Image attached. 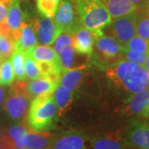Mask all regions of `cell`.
I'll list each match as a JSON object with an SVG mask.
<instances>
[{
	"label": "cell",
	"instance_id": "22",
	"mask_svg": "<svg viewBox=\"0 0 149 149\" xmlns=\"http://www.w3.org/2000/svg\"><path fill=\"white\" fill-rule=\"evenodd\" d=\"M83 77V71L81 70H64L61 74L60 85L70 91H75L81 82Z\"/></svg>",
	"mask_w": 149,
	"mask_h": 149
},
{
	"label": "cell",
	"instance_id": "39",
	"mask_svg": "<svg viewBox=\"0 0 149 149\" xmlns=\"http://www.w3.org/2000/svg\"><path fill=\"white\" fill-rule=\"evenodd\" d=\"M144 67H145L146 70H147L149 72V53L148 55V58H147V61H146V63H145Z\"/></svg>",
	"mask_w": 149,
	"mask_h": 149
},
{
	"label": "cell",
	"instance_id": "42",
	"mask_svg": "<svg viewBox=\"0 0 149 149\" xmlns=\"http://www.w3.org/2000/svg\"><path fill=\"white\" fill-rule=\"evenodd\" d=\"M0 149H2V148H0Z\"/></svg>",
	"mask_w": 149,
	"mask_h": 149
},
{
	"label": "cell",
	"instance_id": "7",
	"mask_svg": "<svg viewBox=\"0 0 149 149\" xmlns=\"http://www.w3.org/2000/svg\"><path fill=\"white\" fill-rule=\"evenodd\" d=\"M137 12L138 10L115 17L108 26L110 28L111 37L116 39L123 47L136 35Z\"/></svg>",
	"mask_w": 149,
	"mask_h": 149
},
{
	"label": "cell",
	"instance_id": "43",
	"mask_svg": "<svg viewBox=\"0 0 149 149\" xmlns=\"http://www.w3.org/2000/svg\"><path fill=\"white\" fill-rule=\"evenodd\" d=\"M148 2H149V0H148Z\"/></svg>",
	"mask_w": 149,
	"mask_h": 149
},
{
	"label": "cell",
	"instance_id": "34",
	"mask_svg": "<svg viewBox=\"0 0 149 149\" xmlns=\"http://www.w3.org/2000/svg\"><path fill=\"white\" fill-rule=\"evenodd\" d=\"M12 1L13 0H0V22L6 19Z\"/></svg>",
	"mask_w": 149,
	"mask_h": 149
},
{
	"label": "cell",
	"instance_id": "9",
	"mask_svg": "<svg viewBox=\"0 0 149 149\" xmlns=\"http://www.w3.org/2000/svg\"><path fill=\"white\" fill-rule=\"evenodd\" d=\"M36 27L37 28L35 31L37 33V42L45 46L53 44L57 37L61 33L53 18L43 16L42 14L37 22Z\"/></svg>",
	"mask_w": 149,
	"mask_h": 149
},
{
	"label": "cell",
	"instance_id": "23",
	"mask_svg": "<svg viewBox=\"0 0 149 149\" xmlns=\"http://www.w3.org/2000/svg\"><path fill=\"white\" fill-rule=\"evenodd\" d=\"M136 35L149 42V8L138 9Z\"/></svg>",
	"mask_w": 149,
	"mask_h": 149
},
{
	"label": "cell",
	"instance_id": "29",
	"mask_svg": "<svg viewBox=\"0 0 149 149\" xmlns=\"http://www.w3.org/2000/svg\"><path fill=\"white\" fill-rule=\"evenodd\" d=\"M123 47L132 50L137 52L141 53H149V42L140 37L138 35H135L132 37L128 42L126 43Z\"/></svg>",
	"mask_w": 149,
	"mask_h": 149
},
{
	"label": "cell",
	"instance_id": "15",
	"mask_svg": "<svg viewBox=\"0 0 149 149\" xmlns=\"http://www.w3.org/2000/svg\"><path fill=\"white\" fill-rule=\"evenodd\" d=\"M37 37L36 31L32 25L22 22L21 25V33L18 40L14 42L15 50L21 51L24 53L28 52L37 45Z\"/></svg>",
	"mask_w": 149,
	"mask_h": 149
},
{
	"label": "cell",
	"instance_id": "41",
	"mask_svg": "<svg viewBox=\"0 0 149 149\" xmlns=\"http://www.w3.org/2000/svg\"><path fill=\"white\" fill-rule=\"evenodd\" d=\"M3 59H2V57L0 56V65H1V63L3 62Z\"/></svg>",
	"mask_w": 149,
	"mask_h": 149
},
{
	"label": "cell",
	"instance_id": "25",
	"mask_svg": "<svg viewBox=\"0 0 149 149\" xmlns=\"http://www.w3.org/2000/svg\"><path fill=\"white\" fill-rule=\"evenodd\" d=\"M11 62L17 80L22 81L26 80L27 76L24 70V52L18 50H14L13 53L11 56Z\"/></svg>",
	"mask_w": 149,
	"mask_h": 149
},
{
	"label": "cell",
	"instance_id": "27",
	"mask_svg": "<svg viewBox=\"0 0 149 149\" xmlns=\"http://www.w3.org/2000/svg\"><path fill=\"white\" fill-rule=\"evenodd\" d=\"M59 3L60 0H37V9L43 16L53 18L58 8Z\"/></svg>",
	"mask_w": 149,
	"mask_h": 149
},
{
	"label": "cell",
	"instance_id": "37",
	"mask_svg": "<svg viewBox=\"0 0 149 149\" xmlns=\"http://www.w3.org/2000/svg\"><path fill=\"white\" fill-rule=\"evenodd\" d=\"M3 99H4V90L0 85V106L2 105V104L3 102Z\"/></svg>",
	"mask_w": 149,
	"mask_h": 149
},
{
	"label": "cell",
	"instance_id": "20",
	"mask_svg": "<svg viewBox=\"0 0 149 149\" xmlns=\"http://www.w3.org/2000/svg\"><path fill=\"white\" fill-rule=\"evenodd\" d=\"M93 149H126L116 134H107L95 138L91 141Z\"/></svg>",
	"mask_w": 149,
	"mask_h": 149
},
{
	"label": "cell",
	"instance_id": "4",
	"mask_svg": "<svg viewBox=\"0 0 149 149\" xmlns=\"http://www.w3.org/2000/svg\"><path fill=\"white\" fill-rule=\"evenodd\" d=\"M123 47L116 39L103 34L95 39L91 56L98 67L106 69L123 60Z\"/></svg>",
	"mask_w": 149,
	"mask_h": 149
},
{
	"label": "cell",
	"instance_id": "10",
	"mask_svg": "<svg viewBox=\"0 0 149 149\" xmlns=\"http://www.w3.org/2000/svg\"><path fill=\"white\" fill-rule=\"evenodd\" d=\"M90 57L89 56L77 52L72 46L65 47L59 54L62 71L85 69L91 61Z\"/></svg>",
	"mask_w": 149,
	"mask_h": 149
},
{
	"label": "cell",
	"instance_id": "21",
	"mask_svg": "<svg viewBox=\"0 0 149 149\" xmlns=\"http://www.w3.org/2000/svg\"><path fill=\"white\" fill-rule=\"evenodd\" d=\"M22 18H23V15L20 6V1L13 0L6 17V21L8 27H10L12 33L20 31Z\"/></svg>",
	"mask_w": 149,
	"mask_h": 149
},
{
	"label": "cell",
	"instance_id": "17",
	"mask_svg": "<svg viewBox=\"0 0 149 149\" xmlns=\"http://www.w3.org/2000/svg\"><path fill=\"white\" fill-rule=\"evenodd\" d=\"M53 139L52 134L48 132H34L28 129L26 149H49Z\"/></svg>",
	"mask_w": 149,
	"mask_h": 149
},
{
	"label": "cell",
	"instance_id": "28",
	"mask_svg": "<svg viewBox=\"0 0 149 149\" xmlns=\"http://www.w3.org/2000/svg\"><path fill=\"white\" fill-rule=\"evenodd\" d=\"M24 70L27 78L34 80L42 77L41 70L38 66L37 62L32 59L28 54L24 53Z\"/></svg>",
	"mask_w": 149,
	"mask_h": 149
},
{
	"label": "cell",
	"instance_id": "14",
	"mask_svg": "<svg viewBox=\"0 0 149 149\" xmlns=\"http://www.w3.org/2000/svg\"><path fill=\"white\" fill-rule=\"evenodd\" d=\"M59 85V81H55L49 77H41L31 80L27 83L26 90L30 96L34 97L42 95H52Z\"/></svg>",
	"mask_w": 149,
	"mask_h": 149
},
{
	"label": "cell",
	"instance_id": "12",
	"mask_svg": "<svg viewBox=\"0 0 149 149\" xmlns=\"http://www.w3.org/2000/svg\"><path fill=\"white\" fill-rule=\"evenodd\" d=\"M49 149H86L84 136L77 132H67L54 138Z\"/></svg>",
	"mask_w": 149,
	"mask_h": 149
},
{
	"label": "cell",
	"instance_id": "35",
	"mask_svg": "<svg viewBox=\"0 0 149 149\" xmlns=\"http://www.w3.org/2000/svg\"><path fill=\"white\" fill-rule=\"evenodd\" d=\"M0 35H4L10 37L12 36V31H11L10 27H8L6 19L4 21L0 22Z\"/></svg>",
	"mask_w": 149,
	"mask_h": 149
},
{
	"label": "cell",
	"instance_id": "1",
	"mask_svg": "<svg viewBox=\"0 0 149 149\" xmlns=\"http://www.w3.org/2000/svg\"><path fill=\"white\" fill-rule=\"evenodd\" d=\"M107 77L130 95L149 88V72L144 66L121 60L105 69Z\"/></svg>",
	"mask_w": 149,
	"mask_h": 149
},
{
	"label": "cell",
	"instance_id": "33",
	"mask_svg": "<svg viewBox=\"0 0 149 149\" xmlns=\"http://www.w3.org/2000/svg\"><path fill=\"white\" fill-rule=\"evenodd\" d=\"M0 148L2 149H17L15 142L7 132L3 133L0 139Z\"/></svg>",
	"mask_w": 149,
	"mask_h": 149
},
{
	"label": "cell",
	"instance_id": "8",
	"mask_svg": "<svg viewBox=\"0 0 149 149\" xmlns=\"http://www.w3.org/2000/svg\"><path fill=\"white\" fill-rule=\"evenodd\" d=\"M126 143L136 149H149V123H133L127 131Z\"/></svg>",
	"mask_w": 149,
	"mask_h": 149
},
{
	"label": "cell",
	"instance_id": "32",
	"mask_svg": "<svg viewBox=\"0 0 149 149\" xmlns=\"http://www.w3.org/2000/svg\"><path fill=\"white\" fill-rule=\"evenodd\" d=\"M70 46H72L71 34L67 32H61L56 39L53 48L56 52L59 55L65 47H70Z\"/></svg>",
	"mask_w": 149,
	"mask_h": 149
},
{
	"label": "cell",
	"instance_id": "3",
	"mask_svg": "<svg viewBox=\"0 0 149 149\" xmlns=\"http://www.w3.org/2000/svg\"><path fill=\"white\" fill-rule=\"evenodd\" d=\"M81 23L90 30L95 39L104 34L112 22V17L100 0H76Z\"/></svg>",
	"mask_w": 149,
	"mask_h": 149
},
{
	"label": "cell",
	"instance_id": "30",
	"mask_svg": "<svg viewBox=\"0 0 149 149\" xmlns=\"http://www.w3.org/2000/svg\"><path fill=\"white\" fill-rule=\"evenodd\" d=\"M148 53H141V52H137L132 50H129L127 48L123 47V60L128 61L130 62H133L135 64H138L139 65L144 66L146 61L148 58Z\"/></svg>",
	"mask_w": 149,
	"mask_h": 149
},
{
	"label": "cell",
	"instance_id": "11",
	"mask_svg": "<svg viewBox=\"0 0 149 149\" xmlns=\"http://www.w3.org/2000/svg\"><path fill=\"white\" fill-rule=\"evenodd\" d=\"M71 37L72 47L74 50L79 53L91 56L93 53L95 37L91 31L84 26H81L71 34Z\"/></svg>",
	"mask_w": 149,
	"mask_h": 149
},
{
	"label": "cell",
	"instance_id": "31",
	"mask_svg": "<svg viewBox=\"0 0 149 149\" xmlns=\"http://www.w3.org/2000/svg\"><path fill=\"white\" fill-rule=\"evenodd\" d=\"M15 50L13 40L10 37L0 35V56L3 60L8 58Z\"/></svg>",
	"mask_w": 149,
	"mask_h": 149
},
{
	"label": "cell",
	"instance_id": "18",
	"mask_svg": "<svg viewBox=\"0 0 149 149\" xmlns=\"http://www.w3.org/2000/svg\"><path fill=\"white\" fill-rule=\"evenodd\" d=\"M28 54L37 62H49V63H60L59 55L53 48L48 46L42 45L36 46L30 50Z\"/></svg>",
	"mask_w": 149,
	"mask_h": 149
},
{
	"label": "cell",
	"instance_id": "26",
	"mask_svg": "<svg viewBox=\"0 0 149 149\" xmlns=\"http://www.w3.org/2000/svg\"><path fill=\"white\" fill-rule=\"evenodd\" d=\"M15 79L12 62L9 58L3 60L0 65V85H11Z\"/></svg>",
	"mask_w": 149,
	"mask_h": 149
},
{
	"label": "cell",
	"instance_id": "40",
	"mask_svg": "<svg viewBox=\"0 0 149 149\" xmlns=\"http://www.w3.org/2000/svg\"><path fill=\"white\" fill-rule=\"evenodd\" d=\"M3 130H2V129H0V139H1V137H2V135H3Z\"/></svg>",
	"mask_w": 149,
	"mask_h": 149
},
{
	"label": "cell",
	"instance_id": "36",
	"mask_svg": "<svg viewBox=\"0 0 149 149\" xmlns=\"http://www.w3.org/2000/svg\"><path fill=\"white\" fill-rule=\"evenodd\" d=\"M139 9L149 8V2L148 0H129Z\"/></svg>",
	"mask_w": 149,
	"mask_h": 149
},
{
	"label": "cell",
	"instance_id": "19",
	"mask_svg": "<svg viewBox=\"0 0 149 149\" xmlns=\"http://www.w3.org/2000/svg\"><path fill=\"white\" fill-rule=\"evenodd\" d=\"M54 100L58 109V115L61 116L67 111L73 100V91L59 85L54 91Z\"/></svg>",
	"mask_w": 149,
	"mask_h": 149
},
{
	"label": "cell",
	"instance_id": "6",
	"mask_svg": "<svg viewBox=\"0 0 149 149\" xmlns=\"http://www.w3.org/2000/svg\"><path fill=\"white\" fill-rule=\"evenodd\" d=\"M54 21L61 32L74 33L82 25L76 0H60Z\"/></svg>",
	"mask_w": 149,
	"mask_h": 149
},
{
	"label": "cell",
	"instance_id": "13",
	"mask_svg": "<svg viewBox=\"0 0 149 149\" xmlns=\"http://www.w3.org/2000/svg\"><path fill=\"white\" fill-rule=\"evenodd\" d=\"M149 104V88L133 94L126 100L123 107V113L126 115H139Z\"/></svg>",
	"mask_w": 149,
	"mask_h": 149
},
{
	"label": "cell",
	"instance_id": "24",
	"mask_svg": "<svg viewBox=\"0 0 149 149\" xmlns=\"http://www.w3.org/2000/svg\"><path fill=\"white\" fill-rule=\"evenodd\" d=\"M7 133L15 142L17 149H26L27 130L24 126L21 124H15L8 128Z\"/></svg>",
	"mask_w": 149,
	"mask_h": 149
},
{
	"label": "cell",
	"instance_id": "38",
	"mask_svg": "<svg viewBox=\"0 0 149 149\" xmlns=\"http://www.w3.org/2000/svg\"><path fill=\"white\" fill-rule=\"evenodd\" d=\"M141 115L143 116L144 118H149V104H148V106L146 107V109H144Z\"/></svg>",
	"mask_w": 149,
	"mask_h": 149
},
{
	"label": "cell",
	"instance_id": "2",
	"mask_svg": "<svg viewBox=\"0 0 149 149\" xmlns=\"http://www.w3.org/2000/svg\"><path fill=\"white\" fill-rule=\"evenodd\" d=\"M58 109L52 95L35 97L27 115V126L34 132H48L55 128Z\"/></svg>",
	"mask_w": 149,
	"mask_h": 149
},
{
	"label": "cell",
	"instance_id": "5",
	"mask_svg": "<svg viewBox=\"0 0 149 149\" xmlns=\"http://www.w3.org/2000/svg\"><path fill=\"white\" fill-rule=\"evenodd\" d=\"M26 85L24 80H17L11 87L10 93L4 102V109L13 120L22 119L27 111L30 97L26 90Z\"/></svg>",
	"mask_w": 149,
	"mask_h": 149
},
{
	"label": "cell",
	"instance_id": "16",
	"mask_svg": "<svg viewBox=\"0 0 149 149\" xmlns=\"http://www.w3.org/2000/svg\"><path fill=\"white\" fill-rule=\"evenodd\" d=\"M109 11L112 19L133 13L139 8L129 0H100Z\"/></svg>",
	"mask_w": 149,
	"mask_h": 149
}]
</instances>
